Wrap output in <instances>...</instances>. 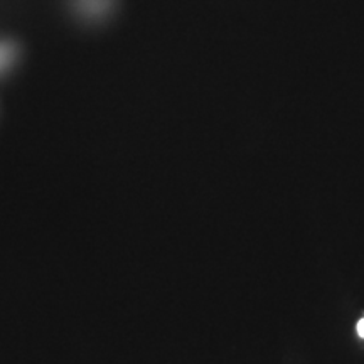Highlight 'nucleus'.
Instances as JSON below:
<instances>
[{
    "label": "nucleus",
    "instance_id": "obj_1",
    "mask_svg": "<svg viewBox=\"0 0 364 364\" xmlns=\"http://www.w3.org/2000/svg\"><path fill=\"white\" fill-rule=\"evenodd\" d=\"M356 331H358V336H359V338H363V339H364V317L361 318V321L358 322Z\"/></svg>",
    "mask_w": 364,
    "mask_h": 364
}]
</instances>
